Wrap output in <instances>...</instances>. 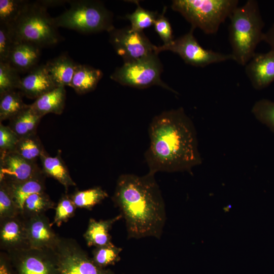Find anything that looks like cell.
<instances>
[{
    "label": "cell",
    "mask_w": 274,
    "mask_h": 274,
    "mask_svg": "<svg viewBox=\"0 0 274 274\" xmlns=\"http://www.w3.org/2000/svg\"><path fill=\"white\" fill-rule=\"evenodd\" d=\"M148 133L150 145L145 159L149 173L190 172L201 163L194 125L182 108L155 116Z\"/></svg>",
    "instance_id": "obj_1"
},
{
    "label": "cell",
    "mask_w": 274,
    "mask_h": 274,
    "mask_svg": "<svg viewBox=\"0 0 274 274\" xmlns=\"http://www.w3.org/2000/svg\"><path fill=\"white\" fill-rule=\"evenodd\" d=\"M112 199L125 220L128 239H160L166 221V211L155 175H121Z\"/></svg>",
    "instance_id": "obj_2"
},
{
    "label": "cell",
    "mask_w": 274,
    "mask_h": 274,
    "mask_svg": "<svg viewBox=\"0 0 274 274\" xmlns=\"http://www.w3.org/2000/svg\"><path fill=\"white\" fill-rule=\"evenodd\" d=\"M229 40L233 60L241 65L254 55L256 48L263 41V20L257 1L248 0L237 6L230 14Z\"/></svg>",
    "instance_id": "obj_3"
},
{
    "label": "cell",
    "mask_w": 274,
    "mask_h": 274,
    "mask_svg": "<svg viewBox=\"0 0 274 274\" xmlns=\"http://www.w3.org/2000/svg\"><path fill=\"white\" fill-rule=\"evenodd\" d=\"M39 2H29L17 20L7 26L14 43L27 42L41 48L57 43L60 39L54 18Z\"/></svg>",
    "instance_id": "obj_4"
},
{
    "label": "cell",
    "mask_w": 274,
    "mask_h": 274,
    "mask_svg": "<svg viewBox=\"0 0 274 274\" xmlns=\"http://www.w3.org/2000/svg\"><path fill=\"white\" fill-rule=\"evenodd\" d=\"M238 4V0H174L171 7L180 13L191 27L213 35Z\"/></svg>",
    "instance_id": "obj_5"
},
{
    "label": "cell",
    "mask_w": 274,
    "mask_h": 274,
    "mask_svg": "<svg viewBox=\"0 0 274 274\" xmlns=\"http://www.w3.org/2000/svg\"><path fill=\"white\" fill-rule=\"evenodd\" d=\"M70 8L54 18L55 25L82 33L109 32L115 27L113 15L99 1H69Z\"/></svg>",
    "instance_id": "obj_6"
},
{
    "label": "cell",
    "mask_w": 274,
    "mask_h": 274,
    "mask_svg": "<svg viewBox=\"0 0 274 274\" xmlns=\"http://www.w3.org/2000/svg\"><path fill=\"white\" fill-rule=\"evenodd\" d=\"M162 69L158 54L154 53L137 60L124 62L123 65L116 69L110 78L124 86L144 89L157 85L178 94L161 80Z\"/></svg>",
    "instance_id": "obj_7"
},
{
    "label": "cell",
    "mask_w": 274,
    "mask_h": 274,
    "mask_svg": "<svg viewBox=\"0 0 274 274\" xmlns=\"http://www.w3.org/2000/svg\"><path fill=\"white\" fill-rule=\"evenodd\" d=\"M194 29L174 39L171 43L157 47V54L163 51H170L178 54L187 64L204 67L208 65L233 60L231 54H223L203 48L193 35Z\"/></svg>",
    "instance_id": "obj_8"
},
{
    "label": "cell",
    "mask_w": 274,
    "mask_h": 274,
    "mask_svg": "<svg viewBox=\"0 0 274 274\" xmlns=\"http://www.w3.org/2000/svg\"><path fill=\"white\" fill-rule=\"evenodd\" d=\"M109 33L111 43L124 62L157 53V46L153 45L143 31L134 30L129 27L114 28Z\"/></svg>",
    "instance_id": "obj_9"
},
{
    "label": "cell",
    "mask_w": 274,
    "mask_h": 274,
    "mask_svg": "<svg viewBox=\"0 0 274 274\" xmlns=\"http://www.w3.org/2000/svg\"><path fill=\"white\" fill-rule=\"evenodd\" d=\"M36 162L28 161L15 152L0 157V182L20 183L42 175Z\"/></svg>",
    "instance_id": "obj_10"
},
{
    "label": "cell",
    "mask_w": 274,
    "mask_h": 274,
    "mask_svg": "<svg viewBox=\"0 0 274 274\" xmlns=\"http://www.w3.org/2000/svg\"><path fill=\"white\" fill-rule=\"evenodd\" d=\"M58 274H114L109 269L99 267L82 251L62 249L56 254Z\"/></svg>",
    "instance_id": "obj_11"
},
{
    "label": "cell",
    "mask_w": 274,
    "mask_h": 274,
    "mask_svg": "<svg viewBox=\"0 0 274 274\" xmlns=\"http://www.w3.org/2000/svg\"><path fill=\"white\" fill-rule=\"evenodd\" d=\"M12 264L16 274H58L56 255L26 252L14 256Z\"/></svg>",
    "instance_id": "obj_12"
},
{
    "label": "cell",
    "mask_w": 274,
    "mask_h": 274,
    "mask_svg": "<svg viewBox=\"0 0 274 274\" xmlns=\"http://www.w3.org/2000/svg\"><path fill=\"white\" fill-rule=\"evenodd\" d=\"M245 72L254 89L268 86L274 81V52L256 53L245 65Z\"/></svg>",
    "instance_id": "obj_13"
},
{
    "label": "cell",
    "mask_w": 274,
    "mask_h": 274,
    "mask_svg": "<svg viewBox=\"0 0 274 274\" xmlns=\"http://www.w3.org/2000/svg\"><path fill=\"white\" fill-rule=\"evenodd\" d=\"M56 87L45 64H41L36 66L21 78L18 89L26 97L36 99Z\"/></svg>",
    "instance_id": "obj_14"
},
{
    "label": "cell",
    "mask_w": 274,
    "mask_h": 274,
    "mask_svg": "<svg viewBox=\"0 0 274 274\" xmlns=\"http://www.w3.org/2000/svg\"><path fill=\"white\" fill-rule=\"evenodd\" d=\"M40 55V47L27 42H15L7 62L19 73L28 72L38 65Z\"/></svg>",
    "instance_id": "obj_15"
},
{
    "label": "cell",
    "mask_w": 274,
    "mask_h": 274,
    "mask_svg": "<svg viewBox=\"0 0 274 274\" xmlns=\"http://www.w3.org/2000/svg\"><path fill=\"white\" fill-rule=\"evenodd\" d=\"M25 230L26 239L32 249L50 248L56 242L55 234L48 220L40 215L31 218Z\"/></svg>",
    "instance_id": "obj_16"
},
{
    "label": "cell",
    "mask_w": 274,
    "mask_h": 274,
    "mask_svg": "<svg viewBox=\"0 0 274 274\" xmlns=\"http://www.w3.org/2000/svg\"><path fill=\"white\" fill-rule=\"evenodd\" d=\"M65 98L64 87H57L36 99L29 106L42 117L49 113L60 115L64 110Z\"/></svg>",
    "instance_id": "obj_17"
},
{
    "label": "cell",
    "mask_w": 274,
    "mask_h": 274,
    "mask_svg": "<svg viewBox=\"0 0 274 274\" xmlns=\"http://www.w3.org/2000/svg\"><path fill=\"white\" fill-rule=\"evenodd\" d=\"M45 64L56 87L70 86L77 63L68 56L61 55Z\"/></svg>",
    "instance_id": "obj_18"
},
{
    "label": "cell",
    "mask_w": 274,
    "mask_h": 274,
    "mask_svg": "<svg viewBox=\"0 0 274 274\" xmlns=\"http://www.w3.org/2000/svg\"><path fill=\"white\" fill-rule=\"evenodd\" d=\"M102 76L100 70L88 65L77 64L70 87L78 94L87 93L96 88Z\"/></svg>",
    "instance_id": "obj_19"
},
{
    "label": "cell",
    "mask_w": 274,
    "mask_h": 274,
    "mask_svg": "<svg viewBox=\"0 0 274 274\" xmlns=\"http://www.w3.org/2000/svg\"><path fill=\"white\" fill-rule=\"evenodd\" d=\"M121 214L111 219L96 221L93 218L89 220L87 229L84 234L87 245L99 247L111 243L109 231L113 225L121 219Z\"/></svg>",
    "instance_id": "obj_20"
},
{
    "label": "cell",
    "mask_w": 274,
    "mask_h": 274,
    "mask_svg": "<svg viewBox=\"0 0 274 274\" xmlns=\"http://www.w3.org/2000/svg\"><path fill=\"white\" fill-rule=\"evenodd\" d=\"M42 117L29 106L9 119L8 126L19 139L37 134V129Z\"/></svg>",
    "instance_id": "obj_21"
},
{
    "label": "cell",
    "mask_w": 274,
    "mask_h": 274,
    "mask_svg": "<svg viewBox=\"0 0 274 274\" xmlns=\"http://www.w3.org/2000/svg\"><path fill=\"white\" fill-rule=\"evenodd\" d=\"M40 160L43 173L57 180L66 189L69 186L76 185L61 157L60 151L54 157L45 152L41 156Z\"/></svg>",
    "instance_id": "obj_22"
},
{
    "label": "cell",
    "mask_w": 274,
    "mask_h": 274,
    "mask_svg": "<svg viewBox=\"0 0 274 274\" xmlns=\"http://www.w3.org/2000/svg\"><path fill=\"white\" fill-rule=\"evenodd\" d=\"M41 177L40 176L20 183L11 184L6 182L17 208L20 211H23L24 202L28 196L33 193L44 192V185Z\"/></svg>",
    "instance_id": "obj_23"
},
{
    "label": "cell",
    "mask_w": 274,
    "mask_h": 274,
    "mask_svg": "<svg viewBox=\"0 0 274 274\" xmlns=\"http://www.w3.org/2000/svg\"><path fill=\"white\" fill-rule=\"evenodd\" d=\"M28 105L22 100L20 93L15 90L0 94V121L9 120Z\"/></svg>",
    "instance_id": "obj_24"
},
{
    "label": "cell",
    "mask_w": 274,
    "mask_h": 274,
    "mask_svg": "<svg viewBox=\"0 0 274 274\" xmlns=\"http://www.w3.org/2000/svg\"><path fill=\"white\" fill-rule=\"evenodd\" d=\"M24 159L36 162L46 152L37 134L19 139L14 151Z\"/></svg>",
    "instance_id": "obj_25"
},
{
    "label": "cell",
    "mask_w": 274,
    "mask_h": 274,
    "mask_svg": "<svg viewBox=\"0 0 274 274\" xmlns=\"http://www.w3.org/2000/svg\"><path fill=\"white\" fill-rule=\"evenodd\" d=\"M25 0H1L0 24L10 26L13 24L28 5Z\"/></svg>",
    "instance_id": "obj_26"
},
{
    "label": "cell",
    "mask_w": 274,
    "mask_h": 274,
    "mask_svg": "<svg viewBox=\"0 0 274 274\" xmlns=\"http://www.w3.org/2000/svg\"><path fill=\"white\" fill-rule=\"evenodd\" d=\"M108 197V193L100 187L76 192L72 197L76 207L91 209Z\"/></svg>",
    "instance_id": "obj_27"
},
{
    "label": "cell",
    "mask_w": 274,
    "mask_h": 274,
    "mask_svg": "<svg viewBox=\"0 0 274 274\" xmlns=\"http://www.w3.org/2000/svg\"><path fill=\"white\" fill-rule=\"evenodd\" d=\"M25 238L26 239L25 228L18 220L11 218L3 225L1 239L5 245H17Z\"/></svg>",
    "instance_id": "obj_28"
},
{
    "label": "cell",
    "mask_w": 274,
    "mask_h": 274,
    "mask_svg": "<svg viewBox=\"0 0 274 274\" xmlns=\"http://www.w3.org/2000/svg\"><path fill=\"white\" fill-rule=\"evenodd\" d=\"M122 250L121 248L115 246L111 243L94 249L92 259L96 265L105 268L120 260V253Z\"/></svg>",
    "instance_id": "obj_29"
},
{
    "label": "cell",
    "mask_w": 274,
    "mask_h": 274,
    "mask_svg": "<svg viewBox=\"0 0 274 274\" xmlns=\"http://www.w3.org/2000/svg\"><path fill=\"white\" fill-rule=\"evenodd\" d=\"M137 7L131 14H128L126 18L129 20L131 23L130 26L134 30L143 31L147 28L154 24L158 13L143 9L139 4L138 1H133Z\"/></svg>",
    "instance_id": "obj_30"
},
{
    "label": "cell",
    "mask_w": 274,
    "mask_h": 274,
    "mask_svg": "<svg viewBox=\"0 0 274 274\" xmlns=\"http://www.w3.org/2000/svg\"><path fill=\"white\" fill-rule=\"evenodd\" d=\"M8 62L0 61V94L19 89L21 78Z\"/></svg>",
    "instance_id": "obj_31"
},
{
    "label": "cell",
    "mask_w": 274,
    "mask_h": 274,
    "mask_svg": "<svg viewBox=\"0 0 274 274\" xmlns=\"http://www.w3.org/2000/svg\"><path fill=\"white\" fill-rule=\"evenodd\" d=\"M251 112L262 124L274 132V102L267 99L257 101L252 107Z\"/></svg>",
    "instance_id": "obj_32"
},
{
    "label": "cell",
    "mask_w": 274,
    "mask_h": 274,
    "mask_svg": "<svg viewBox=\"0 0 274 274\" xmlns=\"http://www.w3.org/2000/svg\"><path fill=\"white\" fill-rule=\"evenodd\" d=\"M53 207V203L44 192L33 193L25 200L23 211L33 216L40 215L43 212Z\"/></svg>",
    "instance_id": "obj_33"
},
{
    "label": "cell",
    "mask_w": 274,
    "mask_h": 274,
    "mask_svg": "<svg viewBox=\"0 0 274 274\" xmlns=\"http://www.w3.org/2000/svg\"><path fill=\"white\" fill-rule=\"evenodd\" d=\"M18 210L8 184L3 181L0 187V216L1 218L14 217Z\"/></svg>",
    "instance_id": "obj_34"
},
{
    "label": "cell",
    "mask_w": 274,
    "mask_h": 274,
    "mask_svg": "<svg viewBox=\"0 0 274 274\" xmlns=\"http://www.w3.org/2000/svg\"><path fill=\"white\" fill-rule=\"evenodd\" d=\"M19 138L7 125L0 123L1 155L14 152Z\"/></svg>",
    "instance_id": "obj_35"
},
{
    "label": "cell",
    "mask_w": 274,
    "mask_h": 274,
    "mask_svg": "<svg viewBox=\"0 0 274 274\" xmlns=\"http://www.w3.org/2000/svg\"><path fill=\"white\" fill-rule=\"evenodd\" d=\"M76 208L72 198L67 196L62 197L56 208L54 223L60 226L74 215Z\"/></svg>",
    "instance_id": "obj_36"
},
{
    "label": "cell",
    "mask_w": 274,
    "mask_h": 274,
    "mask_svg": "<svg viewBox=\"0 0 274 274\" xmlns=\"http://www.w3.org/2000/svg\"><path fill=\"white\" fill-rule=\"evenodd\" d=\"M166 8L164 7L162 13L158 14L153 24L155 30L163 41V45L168 44L174 40L171 25L164 15Z\"/></svg>",
    "instance_id": "obj_37"
},
{
    "label": "cell",
    "mask_w": 274,
    "mask_h": 274,
    "mask_svg": "<svg viewBox=\"0 0 274 274\" xmlns=\"http://www.w3.org/2000/svg\"><path fill=\"white\" fill-rule=\"evenodd\" d=\"M14 43L8 27L0 24V61H8Z\"/></svg>",
    "instance_id": "obj_38"
},
{
    "label": "cell",
    "mask_w": 274,
    "mask_h": 274,
    "mask_svg": "<svg viewBox=\"0 0 274 274\" xmlns=\"http://www.w3.org/2000/svg\"><path fill=\"white\" fill-rule=\"evenodd\" d=\"M263 41L268 44L270 47L271 50L274 52V23L264 33Z\"/></svg>",
    "instance_id": "obj_39"
},
{
    "label": "cell",
    "mask_w": 274,
    "mask_h": 274,
    "mask_svg": "<svg viewBox=\"0 0 274 274\" xmlns=\"http://www.w3.org/2000/svg\"><path fill=\"white\" fill-rule=\"evenodd\" d=\"M38 2L44 7L47 9L48 7H56L62 6L66 3H68L69 1L63 0H45V1H38Z\"/></svg>",
    "instance_id": "obj_40"
},
{
    "label": "cell",
    "mask_w": 274,
    "mask_h": 274,
    "mask_svg": "<svg viewBox=\"0 0 274 274\" xmlns=\"http://www.w3.org/2000/svg\"><path fill=\"white\" fill-rule=\"evenodd\" d=\"M0 274H14L10 266L2 260H1ZM15 274H16V272Z\"/></svg>",
    "instance_id": "obj_41"
}]
</instances>
